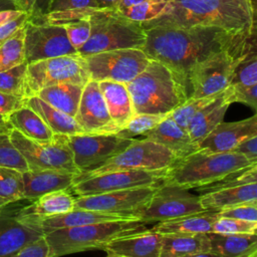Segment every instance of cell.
Segmentation results:
<instances>
[{
	"mask_svg": "<svg viewBox=\"0 0 257 257\" xmlns=\"http://www.w3.org/2000/svg\"><path fill=\"white\" fill-rule=\"evenodd\" d=\"M145 31L142 49L150 59L168 66L186 85L190 96L188 73L194 65L218 52L244 46L255 34L232 33L217 26L153 27Z\"/></svg>",
	"mask_w": 257,
	"mask_h": 257,
	"instance_id": "1",
	"label": "cell"
},
{
	"mask_svg": "<svg viewBox=\"0 0 257 257\" xmlns=\"http://www.w3.org/2000/svg\"><path fill=\"white\" fill-rule=\"evenodd\" d=\"M142 26H217L232 33L251 34L255 32V11L252 0H170L166 14Z\"/></svg>",
	"mask_w": 257,
	"mask_h": 257,
	"instance_id": "2",
	"label": "cell"
},
{
	"mask_svg": "<svg viewBox=\"0 0 257 257\" xmlns=\"http://www.w3.org/2000/svg\"><path fill=\"white\" fill-rule=\"evenodd\" d=\"M135 114H169L190 98L186 85L165 64L152 60L133 80L125 83Z\"/></svg>",
	"mask_w": 257,
	"mask_h": 257,
	"instance_id": "3",
	"label": "cell"
},
{
	"mask_svg": "<svg viewBox=\"0 0 257 257\" xmlns=\"http://www.w3.org/2000/svg\"><path fill=\"white\" fill-rule=\"evenodd\" d=\"M254 164L236 152L210 153L198 149L187 157L176 159L166 170L163 184L195 190Z\"/></svg>",
	"mask_w": 257,
	"mask_h": 257,
	"instance_id": "4",
	"label": "cell"
},
{
	"mask_svg": "<svg viewBox=\"0 0 257 257\" xmlns=\"http://www.w3.org/2000/svg\"><path fill=\"white\" fill-rule=\"evenodd\" d=\"M149 230L139 220L100 222L57 229L44 234L49 246L48 257H60L87 250H103L112 240Z\"/></svg>",
	"mask_w": 257,
	"mask_h": 257,
	"instance_id": "5",
	"label": "cell"
},
{
	"mask_svg": "<svg viewBox=\"0 0 257 257\" xmlns=\"http://www.w3.org/2000/svg\"><path fill=\"white\" fill-rule=\"evenodd\" d=\"M90 36L78 50L81 57L121 49L143 48L146 31L142 23L124 17L117 9L96 8L90 15Z\"/></svg>",
	"mask_w": 257,
	"mask_h": 257,
	"instance_id": "6",
	"label": "cell"
},
{
	"mask_svg": "<svg viewBox=\"0 0 257 257\" xmlns=\"http://www.w3.org/2000/svg\"><path fill=\"white\" fill-rule=\"evenodd\" d=\"M255 40L254 34L244 46L218 52L194 65L188 73L190 97L209 96L227 88L235 67Z\"/></svg>",
	"mask_w": 257,
	"mask_h": 257,
	"instance_id": "7",
	"label": "cell"
},
{
	"mask_svg": "<svg viewBox=\"0 0 257 257\" xmlns=\"http://www.w3.org/2000/svg\"><path fill=\"white\" fill-rule=\"evenodd\" d=\"M175 160V156L163 146L145 138L134 139L127 148L104 162L100 167L87 173H78L74 183L111 171L143 170L165 172Z\"/></svg>",
	"mask_w": 257,
	"mask_h": 257,
	"instance_id": "8",
	"label": "cell"
},
{
	"mask_svg": "<svg viewBox=\"0 0 257 257\" xmlns=\"http://www.w3.org/2000/svg\"><path fill=\"white\" fill-rule=\"evenodd\" d=\"M89 73L83 57L78 54L63 55L27 63V96L35 95L40 89L59 83L85 85Z\"/></svg>",
	"mask_w": 257,
	"mask_h": 257,
	"instance_id": "9",
	"label": "cell"
},
{
	"mask_svg": "<svg viewBox=\"0 0 257 257\" xmlns=\"http://www.w3.org/2000/svg\"><path fill=\"white\" fill-rule=\"evenodd\" d=\"M90 80L127 83L139 75L151 59L141 48H121L83 57Z\"/></svg>",
	"mask_w": 257,
	"mask_h": 257,
	"instance_id": "10",
	"label": "cell"
},
{
	"mask_svg": "<svg viewBox=\"0 0 257 257\" xmlns=\"http://www.w3.org/2000/svg\"><path fill=\"white\" fill-rule=\"evenodd\" d=\"M203 211L207 210L202 207L199 196L182 187L162 183L148 203L135 214V218L145 224H150Z\"/></svg>",
	"mask_w": 257,
	"mask_h": 257,
	"instance_id": "11",
	"label": "cell"
},
{
	"mask_svg": "<svg viewBox=\"0 0 257 257\" xmlns=\"http://www.w3.org/2000/svg\"><path fill=\"white\" fill-rule=\"evenodd\" d=\"M63 138L79 173H87L100 167L127 148L134 140L120 138L116 134H79Z\"/></svg>",
	"mask_w": 257,
	"mask_h": 257,
	"instance_id": "12",
	"label": "cell"
},
{
	"mask_svg": "<svg viewBox=\"0 0 257 257\" xmlns=\"http://www.w3.org/2000/svg\"><path fill=\"white\" fill-rule=\"evenodd\" d=\"M10 139L16 149L22 154L29 170H58L78 174L74 167L72 153L63 136L54 135L49 143H39L30 140L11 128Z\"/></svg>",
	"mask_w": 257,
	"mask_h": 257,
	"instance_id": "13",
	"label": "cell"
},
{
	"mask_svg": "<svg viewBox=\"0 0 257 257\" xmlns=\"http://www.w3.org/2000/svg\"><path fill=\"white\" fill-rule=\"evenodd\" d=\"M24 51L26 63L78 54L70 44L64 28L59 24L34 22L29 19L25 25Z\"/></svg>",
	"mask_w": 257,
	"mask_h": 257,
	"instance_id": "14",
	"label": "cell"
},
{
	"mask_svg": "<svg viewBox=\"0 0 257 257\" xmlns=\"http://www.w3.org/2000/svg\"><path fill=\"white\" fill-rule=\"evenodd\" d=\"M165 172L143 170L105 172L78 181L69 190H72L77 197H84L126 189L157 186L163 183Z\"/></svg>",
	"mask_w": 257,
	"mask_h": 257,
	"instance_id": "15",
	"label": "cell"
},
{
	"mask_svg": "<svg viewBox=\"0 0 257 257\" xmlns=\"http://www.w3.org/2000/svg\"><path fill=\"white\" fill-rule=\"evenodd\" d=\"M160 185L77 197L74 199V208L135 218V214L148 203Z\"/></svg>",
	"mask_w": 257,
	"mask_h": 257,
	"instance_id": "16",
	"label": "cell"
},
{
	"mask_svg": "<svg viewBox=\"0 0 257 257\" xmlns=\"http://www.w3.org/2000/svg\"><path fill=\"white\" fill-rule=\"evenodd\" d=\"M83 134H115L113 124L98 81L89 80L82 89L78 108L74 116Z\"/></svg>",
	"mask_w": 257,
	"mask_h": 257,
	"instance_id": "17",
	"label": "cell"
},
{
	"mask_svg": "<svg viewBox=\"0 0 257 257\" xmlns=\"http://www.w3.org/2000/svg\"><path fill=\"white\" fill-rule=\"evenodd\" d=\"M252 136H257L256 114L238 121L220 122L198 144V148L210 153L233 152L238 144Z\"/></svg>",
	"mask_w": 257,
	"mask_h": 257,
	"instance_id": "18",
	"label": "cell"
},
{
	"mask_svg": "<svg viewBox=\"0 0 257 257\" xmlns=\"http://www.w3.org/2000/svg\"><path fill=\"white\" fill-rule=\"evenodd\" d=\"M18 219L24 224L38 231H41L43 234L53 230H57V229L72 228V227L84 226V225L95 224L100 222L118 221V220H137L128 216L110 214V213H104V212H98V211H92V210H85V209H77V208H74L69 212L55 215V216H50V217L34 218V219H20V218Z\"/></svg>",
	"mask_w": 257,
	"mask_h": 257,
	"instance_id": "19",
	"label": "cell"
},
{
	"mask_svg": "<svg viewBox=\"0 0 257 257\" xmlns=\"http://www.w3.org/2000/svg\"><path fill=\"white\" fill-rule=\"evenodd\" d=\"M7 208L0 213V257H14L23 247L44 235L21 222L15 211H7Z\"/></svg>",
	"mask_w": 257,
	"mask_h": 257,
	"instance_id": "20",
	"label": "cell"
},
{
	"mask_svg": "<svg viewBox=\"0 0 257 257\" xmlns=\"http://www.w3.org/2000/svg\"><path fill=\"white\" fill-rule=\"evenodd\" d=\"M77 174L58 170H28L22 173L23 199L34 200L42 195L69 190Z\"/></svg>",
	"mask_w": 257,
	"mask_h": 257,
	"instance_id": "21",
	"label": "cell"
},
{
	"mask_svg": "<svg viewBox=\"0 0 257 257\" xmlns=\"http://www.w3.org/2000/svg\"><path fill=\"white\" fill-rule=\"evenodd\" d=\"M119 257H160L161 234L149 229L110 241L103 249Z\"/></svg>",
	"mask_w": 257,
	"mask_h": 257,
	"instance_id": "22",
	"label": "cell"
},
{
	"mask_svg": "<svg viewBox=\"0 0 257 257\" xmlns=\"http://www.w3.org/2000/svg\"><path fill=\"white\" fill-rule=\"evenodd\" d=\"M144 138L163 146L176 159L187 157L199 149L188 132L178 125L169 115L144 136Z\"/></svg>",
	"mask_w": 257,
	"mask_h": 257,
	"instance_id": "23",
	"label": "cell"
},
{
	"mask_svg": "<svg viewBox=\"0 0 257 257\" xmlns=\"http://www.w3.org/2000/svg\"><path fill=\"white\" fill-rule=\"evenodd\" d=\"M109 116L113 124L122 128L135 115L131 95L125 83L110 80L98 81Z\"/></svg>",
	"mask_w": 257,
	"mask_h": 257,
	"instance_id": "24",
	"label": "cell"
},
{
	"mask_svg": "<svg viewBox=\"0 0 257 257\" xmlns=\"http://www.w3.org/2000/svg\"><path fill=\"white\" fill-rule=\"evenodd\" d=\"M230 104L227 98V89L225 88L217 98L201 108L192 117L187 132L197 145L223 121V117Z\"/></svg>",
	"mask_w": 257,
	"mask_h": 257,
	"instance_id": "25",
	"label": "cell"
},
{
	"mask_svg": "<svg viewBox=\"0 0 257 257\" xmlns=\"http://www.w3.org/2000/svg\"><path fill=\"white\" fill-rule=\"evenodd\" d=\"M73 209L74 198L68 193V190H61L42 195L32 200L30 205L15 211V215L20 219L44 218L63 214Z\"/></svg>",
	"mask_w": 257,
	"mask_h": 257,
	"instance_id": "26",
	"label": "cell"
},
{
	"mask_svg": "<svg viewBox=\"0 0 257 257\" xmlns=\"http://www.w3.org/2000/svg\"><path fill=\"white\" fill-rule=\"evenodd\" d=\"M198 196L205 210L219 212L235 205L257 201V182L240 184Z\"/></svg>",
	"mask_w": 257,
	"mask_h": 257,
	"instance_id": "27",
	"label": "cell"
},
{
	"mask_svg": "<svg viewBox=\"0 0 257 257\" xmlns=\"http://www.w3.org/2000/svg\"><path fill=\"white\" fill-rule=\"evenodd\" d=\"M217 211H203L176 219L156 223L151 229L161 235L165 234H199L211 233L214 222L219 218Z\"/></svg>",
	"mask_w": 257,
	"mask_h": 257,
	"instance_id": "28",
	"label": "cell"
},
{
	"mask_svg": "<svg viewBox=\"0 0 257 257\" xmlns=\"http://www.w3.org/2000/svg\"><path fill=\"white\" fill-rule=\"evenodd\" d=\"M210 251L221 257H252L257 255V234L207 233Z\"/></svg>",
	"mask_w": 257,
	"mask_h": 257,
	"instance_id": "29",
	"label": "cell"
},
{
	"mask_svg": "<svg viewBox=\"0 0 257 257\" xmlns=\"http://www.w3.org/2000/svg\"><path fill=\"white\" fill-rule=\"evenodd\" d=\"M7 118L12 128L30 140L39 143H49L54 139L52 131L39 114L28 105L15 110Z\"/></svg>",
	"mask_w": 257,
	"mask_h": 257,
	"instance_id": "30",
	"label": "cell"
},
{
	"mask_svg": "<svg viewBox=\"0 0 257 257\" xmlns=\"http://www.w3.org/2000/svg\"><path fill=\"white\" fill-rule=\"evenodd\" d=\"M205 251H210L207 233L161 235L160 257H181Z\"/></svg>",
	"mask_w": 257,
	"mask_h": 257,
	"instance_id": "31",
	"label": "cell"
},
{
	"mask_svg": "<svg viewBox=\"0 0 257 257\" xmlns=\"http://www.w3.org/2000/svg\"><path fill=\"white\" fill-rule=\"evenodd\" d=\"M26 105L39 114L54 135L72 136L83 134L74 117L54 108L36 95L28 97Z\"/></svg>",
	"mask_w": 257,
	"mask_h": 257,
	"instance_id": "32",
	"label": "cell"
},
{
	"mask_svg": "<svg viewBox=\"0 0 257 257\" xmlns=\"http://www.w3.org/2000/svg\"><path fill=\"white\" fill-rule=\"evenodd\" d=\"M83 85L59 83L40 89L35 95L54 108L74 117L78 108Z\"/></svg>",
	"mask_w": 257,
	"mask_h": 257,
	"instance_id": "33",
	"label": "cell"
},
{
	"mask_svg": "<svg viewBox=\"0 0 257 257\" xmlns=\"http://www.w3.org/2000/svg\"><path fill=\"white\" fill-rule=\"evenodd\" d=\"M24 30L25 26L19 29L0 46V72L26 62L24 51Z\"/></svg>",
	"mask_w": 257,
	"mask_h": 257,
	"instance_id": "34",
	"label": "cell"
},
{
	"mask_svg": "<svg viewBox=\"0 0 257 257\" xmlns=\"http://www.w3.org/2000/svg\"><path fill=\"white\" fill-rule=\"evenodd\" d=\"M169 10L170 0H146L118 11L133 21L144 23L166 14Z\"/></svg>",
	"mask_w": 257,
	"mask_h": 257,
	"instance_id": "35",
	"label": "cell"
},
{
	"mask_svg": "<svg viewBox=\"0 0 257 257\" xmlns=\"http://www.w3.org/2000/svg\"><path fill=\"white\" fill-rule=\"evenodd\" d=\"M257 84V53L256 40L250 45L244 57L234 69L229 85Z\"/></svg>",
	"mask_w": 257,
	"mask_h": 257,
	"instance_id": "36",
	"label": "cell"
},
{
	"mask_svg": "<svg viewBox=\"0 0 257 257\" xmlns=\"http://www.w3.org/2000/svg\"><path fill=\"white\" fill-rule=\"evenodd\" d=\"M0 198L10 204L23 199L22 173L5 167H0Z\"/></svg>",
	"mask_w": 257,
	"mask_h": 257,
	"instance_id": "37",
	"label": "cell"
},
{
	"mask_svg": "<svg viewBox=\"0 0 257 257\" xmlns=\"http://www.w3.org/2000/svg\"><path fill=\"white\" fill-rule=\"evenodd\" d=\"M168 114L137 113L125 126L115 134L123 139H136L139 136H146L151 130L158 125Z\"/></svg>",
	"mask_w": 257,
	"mask_h": 257,
	"instance_id": "38",
	"label": "cell"
},
{
	"mask_svg": "<svg viewBox=\"0 0 257 257\" xmlns=\"http://www.w3.org/2000/svg\"><path fill=\"white\" fill-rule=\"evenodd\" d=\"M26 68L27 63L24 62L8 70L1 71L0 91L28 98L26 88Z\"/></svg>",
	"mask_w": 257,
	"mask_h": 257,
	"instance_id": "39",
	"label": "cell"
},
{
	"mask_svg": "<svg viewBox=\"0 0 257 257\" xmlns=\"http://www.w3.org/2000/svg\"><path fill=\"white\" fill-rule=\"evenodd\" d=\"M222 93L219 92L217 94L209 95V96H204V97H190L188 98L184 103H182L180 106L175 108L173 111H171L168 115L182 128L187 131L188 124L192 117L205 105L213 101L215 98H217L220 94Z\"/></svg>",
	"mask_w": 257,
	"mask_h": 257,
	"instance_id": "40",
	"label": "cell"
},
{
	"mask_svg": "<svg viewBox=\"0 0 257 257\" xmlns=\"http://www.w3.org/2000/svg\"><path fill=\"white\" fill-rule=\"evenodd\" d=\"M0 167L14 169L21 173L29 170L24 157L13 145L9 132L0 133Z\"/></svg>",
	"mask_w": 257,
	"mask_h": 257,
	"instance_id": "41",
	"label": "cell"
},
{
	"mask_svg": "<svg viewBox=\"0 0 257 257\" xmlns=\"http://www.w3.org/2000/svg\"><path fill=\"white\" fill-rule=\"evenodd\" d=\"M89 17L59 24L64 28L70 44L77 50V52L86 43L90 36L91 25Z\"/></svg>",
	"mask_w": 257,
	"mask_h": 257,
	"instance_id": "42",
	"label": "cell"
},
{
	"mask_svg": "<svg viewBox=\"0 0 257 257\" xmlns=\"http://www.w3.org/2000/svg\"><path fill=\"white\" fill-rule=\"evenodd\" d=\"M212 232L221 234H256L257 222L219 217L213 224Z\"/></svg>",
	"mask_w": 257,
	"mask_h": 257,
	"instance_id": "43",
	"label": "cell"
},
{
	"mask_svg": "<svg viewBox=\"0 0 257 257\" xmlns=\"http://www.w3.org/2000/svg\"><path fill=\"white\" fill-rule=\"evenodd\" d=\"M227 98L230 103L242 102L257 110V84L253 85H228Z\"/></svg>",
	"mask_w": 257,
	"mask_h": 257,
	"instance_id": "44",
	"label": "cell"
},
{
	"mask_svg": "<svg viewBox=\"0 0 257 257\" xmlns=\"http://www.w3.org/2000/svg\"><path fill=\"white\" fill-rule=\"evenodd\" d=\"M220 217L257 222V201L242 203L218 212Z\"/></svg>",
	"mask_w": 257,
	"mask_h": 257,
	"instance_id": "45",
	"label": "cell"
},
{
	"mask_svg": "<svg viewBox=\"0 0 257 257\" xmlns=\"http://www.w3.org/2000/svg\"><path fill=\"white\" fill-rule=\"evenodd\" d=\"M99 8L96 0H53L49 12Z\"/></svg>",
	"mask_w": 257,
	"mask_h": 257,
	"instance_id": "46",
	"label": "cell"
},
{
	"mask_svg": "<svg viewBox=\"0 0 257 257\" xmlns=\"http://www.w3.org/2000/svg\"><path fill=\"white\" fill-rule=\"evenodd\" d=\"M26 97L0 91V114L8 117L12 112L26 105Z\"/></svg>",
	"mask_w": 257,
	"mask_h": 257,
	"instance_id": "47",
	"label": "cell"
},
{
	"mask_svg": "<svg viewBox=\"0 0 257 257\" xmlns=\"http://www.w3.org/2000/svg\"><path fill=\"white\" fill-rule=\"evenodd\" d=\"M49 246L43 236L23 247L14 257H48Z\"/></svg>",
	"mask_w": 257,
	"mask_h": 257,
	"instance_id": "48",
	"label": "cell"
},
{
	"mask_svg": "<svg viewBox=\"0 0 257 257\" xmlns=\"http://www.w3.org/2000/svg\"><path fill=\"white\" fill-rule=\"evenodd\" d=\"M29 13H24L20 17L10 21L9 23L0 27V46L11 36H13L19 29H21L29 21Z\"/></svg>",
	"mask_w": 257,
	"mask_h": 257,
	"instance_id": "49",
	"label": "cell"
},
{
	"mask_svg": "<svg viewBox=\"0 0 257 257\" xmlns=\"http://www.w3.org/2000/svg\"><path fill=\"white\" fill-rule=\"evenodd\" d=\"M233 152L242 155L249 162L257 164V136L245 139L236 146Z\"/></svg>",
	"mask_w": 257,
	"mask_h": 257,
	"instance_id": "50",
	"label": "cell"
},
{
	"mask_svg": "<svg viewBox=\"0 0 257 257\" xmlns=\"http://www.w3.org/2000/svg\"><path fill=\"white\" fill-rule=\"evenodd\" d=\"M53 0H35L31 11L29 12L30 20L31 21H37L39 20L43 15L49 12L50 6Z\"/></svg>",
	"mask_w": 257,
	"mask_h": 257,
	"instance_id": "51",
	"label": "cell"
},
{
	"mask_svg": "<svg viewBox=\"0 0 257 257\" xmlns=\"http://www.w3.org/2000/svg\"><path fill=\"white\" fill-rule=\"evenodd\" d=\"M26 13L19 9H6L0 11V27Z\"/></svg>",
	"mask_w": 257,
	"mask_h": 257,
	"instance_id": "52",
	"label": "cell"
},
{
	"mask_svg": "<svg viewBox=\"0 0 257 257\" xmlns=\"http://www.w3.org/2000/svg\"><path fill=\"white\" fill-rule=\"evenodd\" d=\"M11 2L14 4L16 9L29 13L32 9L35 0H11Z\"/></svg>",
	"mask_w": 257,
	"mask_h": 257,
	"instance_id": "53",
	"label": "cell"
},
{
	"mask_svg": "<svg viewBox=\"0 0 257 257\" xmlns=\"http://www.w3.org/2000/svg\"><path fill=\"white\" fill-rule=\"evenodd\" d=\"M98 7L103 9H117L119 0H96Z\"/></svg>",
	"mask_w": 257,
	"mask_h": 257,
	"instance_id": "54",
	"label": "cell"
},
{
	"mask_svg": "<svg viewBox=\"0 0 257 257\" xmlns=\"http://www.w3.org/2000/svg\"><path fill=\"white\" fill-rule=\"evenodd\" d=\"M144 1H146V0H119L117 10H122V9L128 8L131 6H134V5L144 2Z\"/></svg>",
	"mask_w": 257,
	"mask_h": 257,
	"instance_id": "55",
	"label": "cell"
},
{
	"mask_svg": "<svg viewBox=\"0 0 257 257\" xmlns=\"http://www.w3.org/2000/svg\"><path fill=\"white\" fill-rule=\"evenodd\" d=\"M181 257H221L218 254L212 252V251H205V252H197V253H192V254H188L185 256H181Z\"/></svg>",
	"mask_w": 257,
	"mask_h": 257,
	"instance_id": "56",
	"label": "cell"
},
{
	"mask_svg": "<svg viewBox=\"0 0 257 257\" xmlns=\"http://www.w3.org/2000/svg\"><path fill=\"white\" fill-rule=\"evenodd\" d=\"M11 128L12 127L8 122V118L6 116H3L0 114V133L10 132Z\"/></svg>",
	"mask_w": 257,
	"mask_h": 257,
	"instance_id": "57",
	"label": "cell"
},
{
	"mask_svg": "<svg viewBox=\"0 0 257 257\" xmlns=\"http://www.w3.org/2000/svg\"><path fill=\"white\" fill-rule=\"evenodd\" d=\"M6 9H16L11 0H0V11Z\"/></svg>",
	"mask_w": 257,
	"mask_h": 257,
	"instance_id": "58",
	"label": "cell"
},
{
	"mask_svg": "<svg viewBox=\"0 0 257 257\" xmlns=\"http://www.w3.org/2000/svg\"><path fill=\"white\" fill-rule=\"evenodd\" d=\"M9 205H10V203H8V202L5 201L4 199L0 198V213H1L2 211H4V210L6 209V207L9 206Z\"/></svg>",
	"mask_w": 257,
	"mask_h": 257,
	"instance_id": "59",
	"label": "cell"
},
{
	"mask_svg": "<svg viewBox=\"0 0 257 257\" xmlns=\"http://www.w3.org/2000/svg\"><path fill=\"white\" fill-rule=\"evenodd\" d=\"M107 257H119V256H113V255H107Z\"/></svg>",
	"mask_w": 257,
	"mask_h": 257,
	"instance_id": "60",
	"label": "cell"
},
{
	"mask_svg": "<svg viewBox=\"0 0 257 257\" xmlns=\"http://www.w3.org/2000/svg\"><path fill=\"white\" fill-rule=\"evenodd\" d=\"M252 257H257V255H254V256H252Z\"/></svg>",
	"mask_w": 257,
	"mask_h": 257,
	"instance_id": "61",
	"label": "cell"
}]
</instances>
